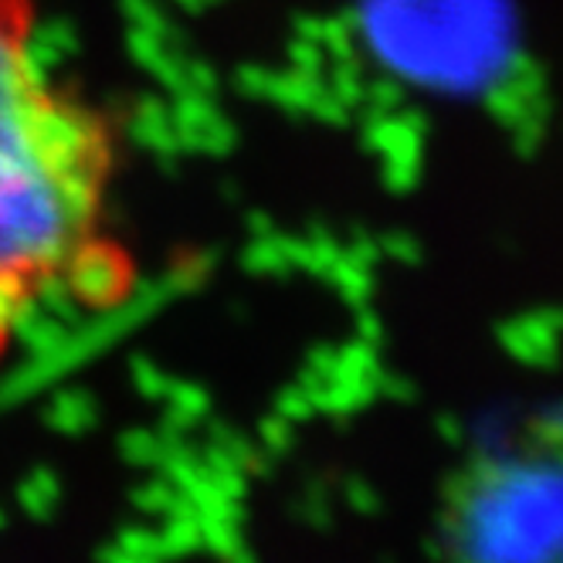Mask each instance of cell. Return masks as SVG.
Masks as SVG:
<instances>
[{
  "label": "cell",
  "mask_w": 563,
  "mask_h": 563,
  "mask_svg": "<svg viewBox=\"0 0 563 563\" xmlns=\"http://www.w3.org/2000/svg\"><path fill=\"white\" fill-rule=\"evenodd\" d=\"M112 174L109 119L45 65L31 0H0V356L52 302L119 278Z\"/></svg>",
  "instance_id": "obj_1"
},
{
  "label": "cell",
  "mask_w": 563,
  "mask_h": 563,
  "mask_svg": "<svg viewBox=\"0 0 563 563\" xmlns=\"http://www.w3.org/2000/svg\"><path fill=\"white\" fill-rule=\"evenodd\" d=\"M445 519L468 556H563V428L472 462Z\"/></svg>",
  "instance_id": "obj_2"
}]
</instances>
